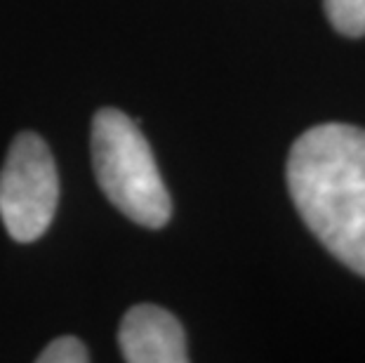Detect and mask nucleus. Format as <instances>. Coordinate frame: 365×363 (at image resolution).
I'll list each match as a JSON object with an SVG mask.
<instances>
[{
  "label": "nucleus",
  "instance_id": "nucleus-4",
  "mask_svg": "<svg viewBox=\"0 0 365 363\" xmlns=\"http://www.w3.org/2000/svg\"><path fill=\"white\" fill-rule=\"evenodd\" d=\"M123 359L130 363H184L186 335L182 323L156 305L128 309L118 328Z\"/></svg>",
  "mask_w": 365,
  "mask_h": 363
},
{
  "label": "nucleus",
  "instance_id": "nucleus-3",
  "mask_svg": "<svg viewBox=\"0 0 365 363\" xmlns=\"http://www.w3.org/2000/svg\"><path fill=\"white\" fill-rule=\"evenodd\" d=\"M59 203V175L50 146L19 133L0 170V220L17 243H34L50 229Z\"/></svg>",
  "mask_w": 365,
  "mask_h": 363
},
{
  "label": "nucleus",
  "instance_id": "nucleus-5",
  "mask_svg": "<svg viewBox=\"0 0 365 363\" xmlns=\"http://www.w3.org/2000/svg\"><path fill=\"white\" fill-rule=\"evenodd\" d=\"M330 24L341 36H365V0H323Z\"/></svg>",
  "mask_w": 365,
  "mask_h": 363
},
{
  "label": "nucleus",
  "instance_id": "nucleus-1",
  "mask_svg": "<svg viewBox=\"0 0 365 363\" xmlns=\"http://www.w3.org/2000/svg\"><path fill=\"white\" fill-rule=\"evenodd\" d=\"M285 175L312 234L365 276V130L346 123L307 130L292 144Z\"/></svg>",
  "mask_w": 365,
  "mask_h": 363
},
{
  "label": "nucleus",
  "instance_id": "nucleus-2",
  "mask_svg": "<svg viewBox=\"0 0 365 363\" xmlns=\"http://www.w3.org/2000/svg\"><path fill=\"white\" fill-rule=\"evenodd\" d=\"M90 149L104 196L132 222L149 229L165 227L173 218V200L137 121L113 106L99 109L92 118Z\"/></svg>",
  "mask_w": 365,
  "mask_h": 363
},
{
  "label": "nucleus",
  "instance_id": "nucleus-6",
  "mask_svg": "<svg viewBox=\"0 0 365 363\" xmlns=\"http://www.w3.org/2000/svg\"><path fill=\"white\" fill-rule=\"evenodd\" d=\"M90 361L88 347L76 335L57 337L38 354V363H85Z\"/></svg>",
  "mask_w": 365,
  "mask_h": 363
}]
</instances>
